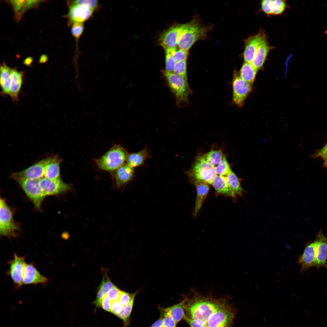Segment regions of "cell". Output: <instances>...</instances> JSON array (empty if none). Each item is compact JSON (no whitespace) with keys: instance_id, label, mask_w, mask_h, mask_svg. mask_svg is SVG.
<instances>
[{"instance_id":"26","label":"cell","mask_w":327,"mask_h":327,"mask_svg":"<svg viewBox=\"0 0 327 327\" xmlns=\"http://www.w3.org/2000/svg\"><path fill=\"white\" fill-rule=\"evenodd\" d=\"M229 187L233 193V198L242 196L244 190L242 188L240 180L232 171L226 177Z\"/></svg>"},{"instance_id":"43","label":"cell","mask_w":327,"mask_h":327,"mask_svg":"<svg viewBox=\"0 0 327 327\" xmlns=\"http://www.w3.org/2000/svg\"><path fill=\"white\" fill-rule=\"evenodd\" d=\"M315 157H321L322 159L327 157V143L321 148L317 151L314 155Z\"/></svg>"},{"instance_id":"5","label":"cell","mask_w":327,"mask_h":327,"mask_svg":"<svg viewBox=\"0 0 327 327\" xmlns=\"http://www.w3.org/2000/svg\"><path fill=\"white\" fill-rule=\"evenodd\" d=\"M193 180H200L212 184L217 175L214 167L209 164L203 155L198 156L190 172Z\"/></svg>"},{"instance_id":"29","label":"cell","mask_w":327,"mask_h":327,"mask_svg":"<svg viewBox=\"0 0 327 327\" xmlns=\"http://www.w3.org/2000/svg\"><path fill=\"white\" fill-rule=\"evenodd\" d=\"M257 70L251 63L245 62L240 71V77L243 80L251 84L253 83Z\"/></svg>"},{"instance_id":"28","label":"cell","mask_w":327,"mask_h":327,"mask_svg":"<svg viewBox=\"0 0 327 327\" xmlns=\"http://www.w3.org/2000/svg\"><path fill=\"white\" fill-rule=\"evenodd\" d=\"M212 185L218 194L233 198V193L228 185L226 177L217 175Z\"/></svg>"},{"instance_id":"9","label":"cell","mask_w":327,"mask_h":327,"mask_svg":"<svg viewBox=\"0 0 327 327\" xmlns=\"http://www.w3.org/2000/svg\"><path fill=\"white\" fill-rule=\"evenodd\" d=\"M266 40V35L262 30L245 40L244 49L243 53L245 62L251 63L258 48Z\"/></svg>"},{"instance_id":"4","label":"cell","mask_w":327,"mask_h":327,"mask_svg":"<svg viewBox=\"0 0 327 327\" xmlns=\"http://www.w3.org/2000/svg\"><path fill=\"white\" fill-rule=\"evenodd\" d=\"M12 209L5 199H0V235L11 238L16 237L20 230L19 226L13 219Z\"/></svg>"},{"instance_id":"33","label":"cell","mask_w":327,"mask_h":327,"mask_svg":"<svg viewBox=\"0 0 327 327\" xmlns=\"http://www.w3.org/2000/svg\"><path fill=\"white\" fill-rule=\"evenodd\" d=\"M168 49L176 63L187 60L188 55V51L180 48H178L177 47Z\"/></svg>"},{"instance_id":"10","label":"cell","mask_w":327,"mask_h":327,"mask_svg":"<svg viewBox=\"0 0 327 327\" xmlns=\"http://www.w3.org/2000/svg\"><path fill=\"white\" fill-rule=\"evenodd\" d=\"M38 182L40 187L46 196L63 194L70 189V185L63 182L60 177L54 180L43 177L39 180Z\"/></svg>"},{"instance_id":"16","label":"cell","mask_w":327,"mask_h":327,"mask_svg":"<svg viewBox=\"0 0 327 327\" xmlns=\"http://www.w3.org/2000/svg\"><path fill=\"white\" fill-rule=\"evenodd\" d=\"M134 168L127 163H124L116 170L114 176L116 187L120 189L124 187L132 180L134 174Z\"/></svg>"},{"instance_id":"47","label":"cell","mask_w":327,"mask_h":327,"mask_svg":"<svg viewBox=\"0 0 327 327\" xmlns=\"http://www.w3.org/2000/svg\"><path fill=\"white\" fill-rule=\"evenodd\" d=\"M323 159V160L324 161V165L325 166L327 167V157H326L324 158Z\"/></svg>"},{"instance_id":"13","label":"cell","mask_w":327,"mask_h":327,"mask_svg":"<svg viewBox=\"0 0 327 327\" xmlns=\"http://www.w3.org/2000/svg\"><path fill=\"white\" fill-rule=\"evenodd\" d=\"M26 264L25 257L19 256L15 253L13 259L10 262L9 269L7 274L10 276L17 287H19L22 285Z\"/></svg>"},{"instance_id":"21","label":"cell","mask_w":327,"mask_h":327,"mask_svg":"<svg viewBox=\"0 0 327 327\" xmlns=\"http://www.w3.org/2000/svg\"><path fill=\"white\" fill-rule=\"evenodd\" d=\"M61 159L57 156L51 157L45 169L44 177L54 180L60 178V163Z\"/></svg>"},{"instance_id":"31","label":"cell","mask_w":327,"mask_h":327,"mask_svg":"<svg viewBox=\"0 0 327 327\" xmlns=\"http://www.w3.org/2000/svg\"><path fill=\"white\" fill-rule=\"evenodd\" d=\"M224 155L220 150H213L206 154L203 156L205 160L210 165L214 167L222 159Z\"/></svg>"},{"instance_id":"41","label":"cell","mask_w":327,"mask_h":327,"mask_svg":"<svg viewBox=\"0 0 327 327\" xmlns=\"http://www.w3.org/2000/svg\"><path fill=\"white\" fill-rule=\"evenodd\" d=\"M177 323L169 315L164 314L162 319V326L163 327H176Z\"/></svg>"},{"instance_id":"1","label":"cell","mask_w":327,"mask_h":327,"mask_svg":"<svg viewBox=\"0 0 327 327\" xmlns=\"http://www.w3.org/2000/svg\"><path fill=\"white\" fill-rule=\"evenodd\" d=\"M162 73L177 104L180 107L187 103L190 93L187 80L173 72L164 70Z\"/></svg>"},{"instance_id":"18","label":"cell","mask_w":327,"mask_h":327,"mask_svg":"<svg viewBox=\"0 0 327 327\" xmlns=\"http://www.w3.org/2000/svg\"><path fill=\"white\" fill-rule=\"evenodd\" d=\"M288 7L286 0H263L261 2L262 11L267 15H279Z\"/></svg>"},{"instance_id":"40","label":"cell","mask_w":327,"mask_h":327,"mask_svg":"<svg viewBox=\"0 0 327 327\" xmlns=\"http://www.w3.org/2000/svg\"><path fill=\"white\" fill-rule=\"evenodd\" d=\"M124 307L118 300L112 301L111 312L117 316L122 312Z\"/></svg>"},{"instance_id":"42","label":"cell","mask_w":327,"mask_h":327,"mask_svg":"<svg viewBox=\"0 0 327 327\" xmlns=\"http://www.w3.org/2000/svg\"><path fill=\"white\" fill-rule=\"evenodd\" d=\"M112 301L106 295L104 296L102 299L101 308L104 310L111 312Z\"/></svg>"},{"instance_id":"19","label":"cell","mask_w":327,"mask_h":327,"mask_svg":"<svg viewBox=\"0 0 327 327\" xmlns=\"http://www.w3.org/2000/svg\"><path fill=\"white\" fill-rule=\"evenodd\" d=\"M24 74L23 71H19L16 69H12L10 77L9 95L12 101L15 103L18 101V95L22 86Z\"/></svg>"},{"instance_id":"17","label":"cell","mask_w":327,"mask_h":327,"mask_svg":"<svg viewBox=\"0 0 327 327\" xmlns=\"http://www.w3.org/2000/svg\"><path fill=\"white\" fill-rule=\"evenodd\" d=\"M47 278L42 276L32 263L26 264L24 270L23 285L44 284L48 281Z\"/></svg>"},{"instance_id":"35","label":"cell","mask_w":327,"mask_h":327,"mask_svg":"<svg viewBox=\"0 0 327 327\" xmlns=\"http://www.w3.org/2000/svg\"><path fill=\"white\" fill-rule=\"evenodd\" d=\"M67 2L72 4L84 5L95 11L99 7V2L97 0H74L68 1Z\"/></svg>"},{"instance_id":"39","label":"cell","mask_w":327,"mask_h":327,"mask_svg":"<svg viewBox=\"0 0 327 327\" xmlns=\"http://www.w3.org/2000/svg\"><path fill=\"white\" fill-rule=\"evenodd\" d=\"M121 290L114 286L107 293L106 295L111 301L118 300Z\"/></svg>"},{"instance_id":"27","label":"cell","mask_w":327,"mask_h":327,"mask_svg":"<svg viewBox=\"0 0 327 327\" xmlns=\"http://www.w3.org/2000/svg\"><path fill=\"white\" fill-rule=\"evenodd\" d=\"M148 155V150L145 147L139 152L128 154L127 163L133 168L138 167L143 164Z\"/></svg>"},{"instance_id":"24","label":"cell","mask_w":327,"mask_h":327,"mask_svg":"<svg viewBox=\"0 0 327 327\" xmlns=\"http://www.w3.org/2000/svg\"><path fill=\"white\" fill-rule=\"evenodd\" d=\"M12 69L8 66L5 63L0 66V85L2 94H9L11 75Z\"/></svg>"},{"instance_id":"45","label":"cell","mask_w":327,"mask_h":327,"mask_svg":"<svg viewBox=\"0 0 327 327\" xmlns=\"http://www.w3.org/2000/svg\"><path fill=\"white\" fill-rule=\"evenodd\" d=\"M48 59V56L45 54H43L40 57L39 62L41 64H43L46 63Z\"/></svg>"},{"instance_id":"6","label":"cell","mask_w":327,"mask_h":327,"mask_svg":"<svg viewBox=\"0 0 327 327\" xmlns=\"http://www.w3.org/2000/svg\"><path fill=\"white\" fill-rule=\"evenodd\" d=\"M16 181L32 202L35 208L40 210L42 203L46 196L40 187L38 180L21 179Z\"/></svg>"},{"instance_id":"23","label":"cell","mask_w":327,"mask_h":327,"mask_svg":"<svg viewBox=\"0 0 327 327\" xmlns=\"http://www.w3.org/2000/svg\"><path fill=\"white\" fill-rule=\"evenodd\" d=\"M103 278L99 286L97 292L96 298L93 302L97 308H101V302L103 297L114 286L108 277L106 272L103 271Z\"/></svg>"},{"instance_id":"12","label":"cell","mask_w":327,"mask_h":327,"mask_svg":"<svg viewBox=\"0 0 327 327\" xmlns=\"http://www.w3.org/2000/svg\"><path fill=\"white\" fill-rule=\"evenodd\" d=\"M233 99L235 103L241 107L252 89L251 84L242 79L240 76L235 75L233 82Z\"/></svg>"},{"instance_id":"37","label":"cell","mask_w":327,"mask_h":327,"mask_svg":"<svg viewBox=\"0 0 327 327\" xmlns=\"http://www.w3.org/2000/svg\"><path fill=\"white\" fill-rule=\"evenodd\" d=\"M165 71L168 72H173L176 64L172 57L169 49L165 50Z\"/></svg>"},{"instance_id":"7","label":"cell","mask_w":327,"mask_h":327,"mask_svg":"<svg viewBox=\"0 0 327 327\" xmlns=\"http://www.w3.org/2000/svg\"><path fill=\"white\" fill-rule=\"evenodd\" d=\"M51 157L42 159L27 168L12 173L10 177L16 181L21 179L39 180L44 176L46 166Z\"/></svg>"},{"instance_id":"32","label":"cell","mask_w":327,"mask_h":327,"mask_svg":"<svg viewBox=\"0 0 327 327\" xmlns=\"http://www.w3.org/2000/svg\"><path fill=\"white\" fill-rule=\"evenodd\" d=\"M214 168L217 175L224 177L227 176L232 171L224 155Z\"/></svg>"},{"instance_id":"36","label":"cell","mask_w":327,"mask_h":327,"mask_svg":"<svg viewBox=\"0 0 327 327\" xmlns=\"http://www.w3.org/2000/svg\"><path fill=\"white\" fill-rule=\"evenodd\" d=\"M173 72L179 75L187 80V60L176 63Z\"/></svg>"},{"instance_id":"14","label":"cell","mask_w":327,"mask_h":327,"mask_svg":"<svg viewBox=\"0 0 327 327\" xmlns=\"http://www.w3.org/2000/svg\"><path fill=\"white\" fill-rule=\"evenodd\" d=\"M315 241L316 244L315 267L318 269L322 266L327 268V235H324L320 230L317 233Z\"/></svg>"},{"instance_id":"48","label":"cell","mask_w":327,"mask_h":327,"mask_svg":"<svg viewBox=\"0 0 327 327\" xmlns=\"http://www.w3.org/2000/svg\"><path fill=\"white\" fill-rule=\"evenodd\" d=\"M161 327H163V326H162Z\"/></svg>"},{"instance_id":"20","label":"cell","mask_w":327,"mask_h":327,"mask_svg":"<svg viewBox=\"0 0 327 327\" xmlns=\"http://www.w3.org/2000/svg\"><path fill=\"white\" fill-rule=\"evenodd\" d=\"M197 189V196L195 202L193 214L196 216L201 209L203 203L209 190L208 183L200 180L193 181Z\"/></svg>"},{"instance_id":"44","label":"cell","mask_w":327,"mask_h":327,"mask_svg":"<svg viewBox=\"0 0 327 327\" xmlns=\"http://www.w3.org/2000/svg\"><path fill=\"white\" fill-rule=\"evenodd\" d=\"M33 58L31 56H29L25 58L23 61V63L28 67L31 66L33 62Z\"/></svg>"},{"instance_id":"25","label":"cell","mask_w":327,"mask_h":327,"mask_svg":"<svg viewBox=\"0 0 327 327\" xmlns=\"http://www.w3.org/2000/svg\"><path fill=\"white\" fill-rule=\"evenodd\" d=\"M187 298L180 302L168 307L165 309V314L173 319L177 323L184 319L185 314V305Z\"/></svg>"},{"instance_id":"34","label":"cell","mask_w":327,"mask_h":327,"mask_svg":"<svg viewBox=\"0 0 327 327\" xmlns=\"http://www.w3.org/2000/svg\"><path fill=\"white\" fill-rule=\"evenodd\" d=\"M134 299V298L133 299L128 305L124 306L122 312L117 316L123 321L124 325L125 326L128 324L129 318L133 307Z\"/></svg>"},{"instance_id":"38","label":"cell","mask_w":327,"mask_h":327,"mask_svg":"<svg viewBox=\"0 0 327 327\" xmlns=\"http://www.w3.org/2000/svg\"><path fill=\"white\" fill-rule=\"evenodd\" d=\"M136 293L130 294L124 291H121L118 300L124 306L128 305L134 298H135Z\"/></svg>"},{"instance_id":"22","label":"cell","mask_w":327,"mask_h":327,"mask_svg":"<svg viewBox=\"0 0 327 327\" xmlns=\"http://www.w3.org/2000/svg\"><path fill=\"white\" fill-rule=\"evenodd\" d=\"M271 48L267 40L258 48L251 63L257 71L263 65Z\"/></svg>"},{"instance_id":"3","label":"cell","mask_w":327,"mask_h":327,"mask_svg":"<svg viewBox=\"0 0 327 327\" xmlns=\"http://www.w3.org/2000/svg\"><path fill=\"white\" fill-rule=\"evenodd\" d=\"M128 154L126 150L120 145H114L99 158L95 160L98 167L103 170H116L126 160Z\"/></svg>"},{"instance_id":"46","label":"cell","mask_w":327,"mask_h":327,"mask_svg":"<svg viewBox=\"0 0 327 327\" xmlns=\"http://www.w3.org/2000/svg\"><path fill=\"white\" fill-rule=\"evenodd\" d=\"M162 326V319H160L155 322L150 327H161Z\"/></svg>"},{"instance_id":"2","label":"cell","mask_w":327,"mask_h":327,"mask_svg":"<svg viewBox=\"0 0 327 327\" xmlns=\"http://www.w3.org/2000/svg\"><path fill=\"white\" fill-rule=\"evenodd\" d=\"M209 29L195 21L185 24L178 41L179 48L188 51L196 41L206 36Z\"/></svg>"},{"instance_id":"11","label":"cell","mask_w":327,"mask_h":327,"mask_svg":"<svg viewBox=\"0 0 327 327\" xmlns=\"http://www.w3.org/2000/svg\"><path fill=\"white\" fill-rule=\"evenodd\" d=\"M185 24L171 26L160 35L159 38L160 45L165 50L177 47L180 36Z\"/></svg>"},{"instance_id":"30","label":"cell","mask_w":327,"mask_h":327,"mask_svg":"<svg viewBox=\"0 0 327 327\" xmlns=\"http://www.w3.org/2000/svg\"><path fill=\"white\" fill-rule=\"evenodd\" d=\"M9 2L15 12L16 20L19 21L24 12L30 9L27 0H10Z\"/></svg>"},{"instance_id":"15","label":"cell","mask_w":327,"mask_h":327,"mask_svg":"<svg viewBox=\"0 0 327 327\" xmlns=\"http://www.w3.org/2000/svg\"><path fill=\"white\" fill-rule=\"evenodd\" d=\"M316 254V244L314 240L306 245L303 253L298 259V263L301 266L300 269L301 273L312 267L315 266Z\"/></svg>"},{"instance_id":"8","label":"cell","mask_w":327,"mask_h":327,"mask_svg":"<svg viewBox=\"0 0 327 327\" xmlns=\"http://www.w3.org/2000/svg\"><path fill=\"white\" fill-rule=\"evenodd\" d=\"M67 14L65 17L68 19V25L71 26L75 23H83L89 19L95 11L86 6L70 3Z\"/></svg>"}]
</instances>
